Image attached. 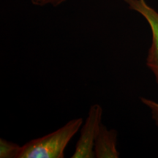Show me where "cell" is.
<instances>
[{
  "label": "cell",
  "mask_w": 158,
  "mask_h": 158,
  "mask_svg": "<svg viewBox=\"0 0 158 158\" xmlns=\"http://www.w3.org/2000/svg\"><path fill=\"white\" fill-rule=\"evenodd\" d=\"M117 132L116 130L108 129L101 124L94 143V157L118 158L119 152L117 148Z\"/></svg>",
  "instance_id": "obj_4"
},
{
  "label": "cell",
  "mask_w": 158,
  "mask_h": 158,
  "mask_svg": "<svg viewBox=\"0 0 158 158\" xmlns=\"http://www.w3.org/2000/svg\"><path fill=\"white\" fill-rule=\"evenodd\" d=\"M66 0H31V3L33 5H37V6H45L48 5H51L54 7H57V6L60 5L61 4H62L63 2Z\"/></svg>",
  "instance_id": "obj_7"
},
{
  "label": "cell",
  "mask_w": 158,
  "mask_h": 158,
  "mask_svg": "<svg viewBox=\"0 0 158 158\" xmlns=\"http://www.w3.org/2000/svg\"><path fill=\"white\" fill-rule=\"evenodd\" d=\"M141 101L144 106L149 108L151 112L152 117L154 122H155L156 125L158 127V102H156L151 99L143 98V97L141 98Z\"/></svg>",
  "instance_id": "obj_6"
},
{
  "label": "cell",
  "mask_w": 158,
  "mask_h": 158,
  "mask_svg": "<svg viewBox=\"0 0 158 158\" xmlns=\"http://www.w3.org/2000/svg\"><path fill=\"white\" fill-rule=\"evenodd\" d=\"M84 123L82 118L71 119L64 126L21 146L19 158H63L67 146Z\"/></svg>",
  "instance_id": "obj_1"
},
{
  "label": "cell",
  "mask_w": 158,
  "mask_h": 158,
  "mask_svg": "<svg viewBox=\"0 0 158 158\" xmlns=\"http://www.w3.org/2000/svg\"><path fill=\"white\" fill-rule=\"evenodd\" d=\"M129 8L141 14L149 23L152 31V44L148 51L147 66L151 70L158 86V13L145 0H124Z\"/></svg>",
  "instance_id": "obj_3"
},
{
  "label": "cell",
  "mask_w": 158,
  "mask_h": 158,
  "mask_svg": "<svg viewBox=\"0 0 158 158\" xmlns=\"http://www.w3.org/2000/svg\"><path fill=\"white\" fill-rule=\"evenodd\" d=\"M21 147L13 142L1 138L0 139V157L19 158Z\"/></svg>",
  "instance_id": "obj_5"
},
{
  "label": "cell",
  "mask_w": 158,
  "mask_h": 158,
  "mask_svg": "<svg viewBox=\"0 0 158 158\" xmlns=\"http://www.w3.org/2000/svg\"><path fill=\"white\" fill-rule=\"evenodd\" d=\"M102 108L99 104L91 106L89 113L83 123L80 132V137L76 143L73 158H93L94 148L96 138L102 124Z\"/></svg>",
  "instance_id": "obj_2"
}]
</instances>
